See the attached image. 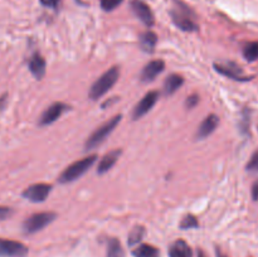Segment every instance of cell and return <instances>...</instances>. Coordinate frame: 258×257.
Listing matches in <instances>:
<instances>
[{"label": "cell", "mask_w": 258, "mask_h": 257, "mask_svg": "<svg viewBox=\"0 0 258 257\" xmlns=\"http://www.w3.org/2000/svg\"><path fill=\"white\" fill-rule=\"evenodd\" d=\"M246 168L248 171H258V151L253 154Z\"/></svg>", "instance_id": "obj_26"}, {"label": "cell", "mask_w": 258, "mask_h": 257, "mask_svg": "<svg viewBox=\"0 0 258 257\" xmlns=\"http://www.w3.org/2000/svg\"><path fill=\"white\" fill-rule=\"evenodd\" d=\"M219 125V117L214 114H210L205 117L201 124L199 125L197 134H195V139L198 140H203V139L208 138L210 134H213L217 126Z\"/></svg>", "instance_id": "obj_12"}, {"label": "cell", "mask_w": 258, "mask_h": 257, "mask_svg": "<svg viewBox=\"0 0 258 257\" xmlns=\"http://www.w3.org/2000/svg\"><path fill=\"white\" fill-rule=\"evenodd\" d=\"M198 257H207L205 256V254L201 250H198Z\"/></svg>", "instance_id": "obj_32"}, {"label": "cell", "mask_w": 258, "mask_h": 257, "mask_svg": "<svg viewBox=\"0 0 258 257\" xmlns=\"http://www.w3.org/2000/svg\"><path fill=\"white\" fill-rule=\"evenodd\" d=\"M199 104V96L198 95H192L189 96L185 101V107L186 108H193Z\"/></svg>", "instance_id": "obj_27"}, {"label": "cell", "mask_w": 258, "mask_h": 257, "mask_svg": "<svg viewBox=\"0 0 258 257\" xmlns=\"http://www.w3.org/2000/svg\"><path fill=\"white\" fill-rule=\"evenodd\" d=\"M96 159L97 155H88L86 156V158L81 159V160L75 162L73 164L67 167L66 169L60 173V178H58V182L62 183V184H67V183L77 180L78 178H81V176L95 164Z\"/></svg>", "instance_id": "obj_3"}, {"label": "cell", "mask_w": 258, "mask_h": 257, "mask_svg": "<svg viewBox=\"0 0 258 257\" xmlns=\"http://www.w3.org/2000/svg\"><path fill=\"white\" fill-rule=\"evenodd\" d=\"M169 257H193V251L184 239H178L169 248Z\"/></svg>", "instance_id": "obj_16"}, {"label": "cell", "mask_w": 258, "mask_h": 257, "mask_svg": "<svg viewBox=\"0 0 258 257\" xmlns=\"http://www.w3.org/2000/svg\"><path fill=\"white\" fill-rule=\"evenodd\" d=\"M119 76H120V68L119 67H112L107 72H105L91 86V90L88 92L90 99L93 101H97L99 97H102L106 92H108L114 87V85L119 80Z\"/></svg>", "instance_id": "obj_2"}, {"label": "cell", "mask_w": 258, "mask_h": 257, "mask_svg": "<svg viewBox=\"0 0 258 257\" xmlns=\"http://www.w3.org/2000/svg\"><path fill=\"white\" fill-rule=\"evenodd\" d=\"M249 112L248 110H244L243 112H242V119H240V124H239V128L240 131L243 132H248V128H249V121H251V117H249Z\"/></svg>", "instance_id": "obj_25"}, {"label": "cell", "mask_w": 258, "mask_h": 257, "mask_svg": "<svg viewBox=\"0 0 258 257\" xmlns=\"http://www.w3.org/2000/svg\"><path fill=\"white\" fill-rule=\"evenodd\" d=\"M169 14H170L173 23L180 30H184V32H197L198 30V24L195 21L197 15L190 6H188L180 0H174V5L170 9Z\"/></svg>", "instance_id": "obj_1"}, {"label": "cell", "mask_w": 258, "mask_h": 257, "mask_svg": "<svg viewBox=\"0 0 258 257\" xmlns=\"http://www.w3.org/2000/svg\"><path fill=\"white\" fill-rule=\"evenodd\" d=\"M214 69H216L218 73H220V75L231 78V80H234V81L244 82L251 81L253 78L252 76H244L242 68L233 62H227L224 63V64H222V63H216V64H214Z\"/></svg>", "instance_id": "obj_8"}, {"label": "cell", "mask_w": 258, "mask_h": 257, "mask_svg": "<svg viewBox=\"0 0 258 257\" xmlns=\"http://www.w3.org/2000/svg\"><path fill=\"white\" fill-rule=\"evenodd\" d=\"M217 257H225V256L219 251V250H217Z\"/></svg>", "instance_id": "obj_33"}, {"label": "cell", "mask_w": 258, "mask_h": 257, "mask_svg": "<svg viewBox=\"0 0 258 257\" xmlns=\"http://www.w3.org/2000/svg\"><path fill=\"white\" fill-rule=\"evenodd\" d=\"M6 100H8V93H4L0 96V111H3L6 106Z\"/></svg>", "instance_id": "obj_30"}, {"label": "cell", "mask_w": 258, "mask_h": 257, "mask_svg": "<svg viewBox=\"0 0 258 257\" xmlns=\"http://www.w3.org/2000/svg\"><path fill=\"white\" fill-rule=\"evenodd\" d=\"M243 57L248 62H255L258 60V42H249L243 47Z\"/></svg>", "instance_id": "obj_21"}, {"label": "cell", "mask_w": 258, "mask_h": 257, "mask_svg": "<svg viewBox=\"0 0 258 257\" xmlns=\"http://www.w3.org/2000/svg\"><path fill=\"white\" fill-rule=\"evenodd\" d=\"M139 43H140V47H141L142 51L146 52V53H153L156 43H158V36L151 30H147V32H145V33L140 36Z\"/></svg>", "instance_id": "obj_17"}, {"label": "cell", "mask_w": 258, "mask_h": 257, "mask_svg": "<svg viewBox=\"0 0 258 257\" xmlns=\"http://www.w3.org/2000/svg\"><path fill=\"white\" fill-rule=\"evenodd\" d=\"M28 247L18 241L0 238V257H27Z\"/></svg>", "instance_id": "obj_7"}, {"label": "cell", "mask_w": 258, "mask_h": 257, "mask_svg": "<svg viewBox=\"0 0 258 257\" xmlns=\"http://www.w3.org/2000/svg\"><path fill=\"white\" fill-rule=\"evenodd\" d=\"M57 218V214L53 212H42L30 215L23 222V232L25 235H33L43 230Z\"/></svg>", "instance_id": "obj_5"}, {"label": "cell", "mask_w": 258, "mask_h": 257, "mask_svg": "<svg viewBox=\"0 0 258 257\" xmlns=\"http://www.w3.org/2000/svg\"><path fill=\"white\" fill-rule=\"evenodd\" d=\"M121 119H122L121 115H116V116L112 117L111 120H108L107 123H105L103 125L97 128L96 130L91 134L90 138L87 139L86 144H84V149L88 151V150L96 149L99 145H101V144L106 140V138H107L108 135L111 134L115 128H116V126L120 124Z\"/></svg>", "instance_id": "obj_4"}, {"label": "cell", "mask_w": 258, "mask_h": 257, "mask_svg": "<svg viewBox=\"0 0 258 257\" xmlns=\"http://www.w3.org/2000/svg\"><path fill=\"white\" fill-rule=\"evenodd\" d=\"M123 0H99V4H101V8H102L105 12H112L115 10L119 5H121Z\"/></svg>", "instance_id": "obj_24"}, {"label": "cell", "mask_w": 258, "mask_h": 257, "mask_svg": "<svg viewBox=\"0 0 258 257\" xmlns=\"http://www.w3.org/2000/svg\"><path fill=\"white\" fill-rule=\"evenodd\" d=\"M28 67L29 71L32 72V75L37 78V80H42L43 76L45 75V68H47V63H45L44 58L39 53H36L32 56V58L28 62Z\"/></svg>", "instance_id": "obj_14"}, {"label": "cell", "mask_w": 258, "mask_h": 257, "mask_svg": "<svg viewBox=\"0 0 258 257\" xmlns=\"http://www.w3.org/2000/svg\"><path fill=\"white\" fill-rule=\"evenodd\" d=\"M158 99H159V92H158V91H150V92H147L146 95L142 97L141 101L139 102L138 105L135 106L134 111H132V117H134V120L141 119L144 115H146L147 112L154 107Z\"/></svg>", "instance_id": "obj_9"}, {"label": "cell", "mask_w": 258, "mask_h": 257, "mask_svg": "<svg viewBox=\"0 0 258 257\" xmlns=\"http://www.w3.org/2000/svg\"><path fill=\"white\" fill-rule=\"evenodd\" d=\"M52 186L47 184V183H38V184H33V186L28 187L24 189V192L21 193V195L25 199L33 202V203H42L44 202L48 195L51 194Z\"/></svg>", "instance_id": "obj_6"}, {"label": "cell", "mask_w": 258, "mask_h": 257, "mask_svg": "<svg viewBox=\"0 0 258 257\" xmlns=\"http://www.w3.org/2000/svg\"><path fill=\"white\" fill-rule=\"evenodd\" d=\"M131 10L138 17V19H140L147 28L153 27L154 21H155L153 10L150 9V6L147 5L145 1H142V0H132Z\"/></svg>", "instance_id": "obj_10"}, {"label": "cell", "mask_w": 258, "mask_h": 257, "mask_svg": "<svg viewBox=\"0 0 258 257\" xmlns=\"http://www.w3.org/2000/svg\"><path fill=\"white\" fill-rule=\"evenodd\" d=\"M252 198L253 200H258V180L252 186Z\"/></svg>", "instance_id": "obj_31"}, {"label": "cell", "mask_w": 258, "mask_h": 257, "mask_svg": "<svg viewBox=\"0 0 258 257\" xmlns=\"http://www.w3.org/2000/svg\"><path fill=\"white\" fill-rule=\"evenodd\" d=\"M42 5L47 6V8H52V9H57L60 4V0H40Z\"/></svg>", "instance_id": "obj_29"}, {"label": "cell", "mask_w": 258, "mask_h": 257, "mask_svg": "<svg viewBox=\"0 0 258 257\" xmlns=\"http://www.w3.org/2000/svg\"><path fill=\"white\" fill-rule=\"evenodd\" d=\"M121 152L122 151H121L120 149L112 150V151L107 152V154L101 159V162L99 163V167H97V174L107 173V171L116 164V162L119 160V158H120Z\"/></svg>", "instance_id": "obj_15"}, {"label": "cell", "mask_w": 258, "mask_h": 257, "mask_svg": "<svg viewBox=\"0 0 258 257\" xmlns=\"http://www.w3.org/2000/svg\"><path fill=\"white\" fill-rule=\"evenodd\" d=\"M184 84V78L179 75H170L164 82V87H162V91H164V95L170 96L174 92H177Z\"/></svg>", "instance_id": "obj_18"}, {"label": "cell", "mask_w": 258, "mask_h": 257, "mask_svg": "<svg viewBox=\"0 0 258 257\" xmlns=\"http://www.w3.org/2000/svg\"><path fill=\"white\" fill-rule=\"evenodd\" d=\"M106 257H125L123 248L120 241L116 238H111L107 242V256Z\"/></svg>", "instance_id": "obj_20"}, {"label": "cell", "mask_w": 258, "mask_h": 257, "mask_svg": "<svg viewBox=\"0 0 258 257\" xmlns=\"http://www.w3.org/2000/svg\"><path fill=\"white\" fill-rule=\"evenodd\" d=\"M68 106L62 102H56L53 105L49 106L48 108H45V111L42 114L40 119H39V125L47 126L53 124L54 121H57L62 115L68 110Z\"/></svg>", "instance_id": "obj_11"}, {"label": "cell", "mask_w": 258, "mask_h": 257, "mask_svg": "<svg viewBox=\"0 0 258 257\" xmlns=\"http://www.w3.org/2000/svg\"><path fill=\"white\" fill-rule=\"evenodd\" d=\"M134 257H159L160 252L156 247L151 245H140L132 251Z\"/></svg>", "instance_id": "obj_19"}, {"label": "cell", "mask_w": 258, "mask_h": 257, "mask_svg": "<svg viewBox=\"0 0 258 257\" xmlns=\"http://www.w3.org/2000/svg\"><path fill=\"white\" fill-rule=\"evenodd\" d=\"M12 214H13L12 208H9V207H1V206H0V221L9 218V217Z\"/></svg>", "instance_id": "obj_28"}, {"label": "cell", "mask_w": 258, "mask_h": 257, "mask_svg": "<svg viewBox=\"0 0 258 257\" xmlns=\"http://www.w3.org/2000/svg\"><path fill=\"white\" fill-rule=\"evenodd\" d=\"M144 236H145V228L141 227V226H136V227L129 234L127 243H129V246L138 245L139 242H141V239L144 238Z\"/></svg>", "instance_id": "obj_22"}, {"label": "cell", "mask_w": 258, "mask_h": 257, "mask_svg": "<svg viewBox=\"0 0 258 257\" xmlns=\"http://www.w3.org/2000/svg\"><path fill=\"white\" fill-rule=\"evenodd\" d=\"M165 68V63L161 60H155L151 61L142 68L141 75H140V80L142 82H151L154 81L158 76L161 73Z\"/></svg>", "instance_id": "obj_13"}, {"label": "cell", "mask_w": 258, "mask_h": 257, "mask_svg": "<svg viewBox=\"0 0 258 257\" xmlns=\"http://www.w3.org/2000/svg\"><path fill=\"white\" fill-rule=\"evenodd\" d=\"M179 227L181 230H192V228H198L199 222L197 219V217L193 214H186L183 219H181Z\"/></svg>", "instance_id": "obj_23"}]
</instances>
